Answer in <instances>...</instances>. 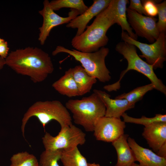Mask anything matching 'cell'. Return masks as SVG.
<instances>
[{"instance_id":"2e32d148","label":"cell","mask_w":166,"mask_h":166,"mask_svg":"<svg viewBox=\"0 0 166 166\" xmlns=\"http://www.w3.org/2000/svg\"><path fill=\"white\" fill-rule=\"evenodd\" d=\"M129 136L124 134L112 143L117 154V159L115 166H130L136 161L133 151L127 140Z\"/></svg>"},{"instance_id":"7a4b0ae2","label":"cell","mask_w":166,"mask_h":166,"mask_svg":"<svg viewBox=\"0 0 166 166\" xmlns=\"http://www.w3.org/2000/svg\"><path fill=\"white\" fill-rule=\"evenodd\" d=\"M117 0H111L108 6L96 17L92 23L87 26L81 35L75 36L71 44L75 49L84 53H92L104 47L109 42L106 33L117 23Z\"/></svg>"},{"instance_id":"d6986e66","label":"cell","mask_w":166,"mask_h":166,"mask_svg":"<svg viewBox=\"0 0 166 166\" xmlns=\"http://www.w3.org/2000/svg\"><path fill=\"white\" fill-rule=\"evenodd\" d=\"M129 3L127 0H117L116 5L117 23L120 25L122 31H126L129 36L137 40L138 36L132 31L129 24L127 16V5Z\"/></svg>"},{"instance_id":"52a82bcc","label":"cell","mask_w":166,"mask_h":166,"mask_svg":"<svg viewBox=\"0 0 166 166\" xmlns=\"http://www.w3.org/2000/svg\"><path fill=\"white\" fill-rule=\"evenodd\" d=\"M45 150H68L83 145L86 141V134L80 129L72 124L61 128L56 136L46 132L42 137Z\"/></svg>"},{"instance_id":"f1b7e54d","label":"cell","mask_w":166,"mask_h":166,"mask_svg":"<svg viewBox=\"0 0 166 166\" xmlns=\"http://www.w3.org/2000/svg\"><path fill=\"white\" fill-rule=\"evenodd\" d=\"M9 48L8 43L5 41L0 44V57L5 59L8 56Z\"/></svg>"},{"instance_id":"9c48e42d","label":"cell","mask_w":166,"mask_h":166,"mask_svg":"<svg viewBox=\"0 0 166 166\" xmlns=\"http://www.w3.org/2000/svg\"><path fill=\"white\" fill-rule=\"evenodd\" d=\"M126 13L128 22L137 36L144 38L152 43L157 39L160 33L156 18L139 14L128 8Z\"/></svg>"},{"instance_id":"ac0fdd59","label":"cell","mask_w":166,"mask_h":166,"mask_svg":"<svg viewBox=\"0 0 166 166\" xmlns=\"http://www.w3.org/2000/svg\"><path fill=\"white\" fill-rule=\"evenodd\" d=\"M72 69L79 96L89 93L93 85L96 83L97 79L89 75L81 66L77 65Z\"/></svg>"},{"instance_id":"8fae6325","label":"cell","mask_w":166,"mask_h":166,"mask_svg":"<svg viewBox=\"0 0 166 166\" xmlns=\"http://www.w3.org/2000/svg\"><path fill=\"white\" fill-rule=\"evenodd\" d=\"M125 123L121 118L104 117L96 122L93 132L97 140L113 142L124 132Z\"/></svg>"},{"instance_id":"4dcf8cb0","label":"cell","mask_w":166,"mask_h":166,"mask_svg":"<svg viewBox=\"0 0 166 166\" xmlns=\"http://www.w3.org/2000/svg\"><path fill=\"white\" fill-rule=\"evenodd\" d=\"M5 65V59L0 57V70L2 69Z\"/></svg>"},{"instance_id":"7402d4cb","label":"cell","mask_w":166,"mask_h":166,"mask_svg":"<svg viewBox=\"0 0 166 166\" xmlns=\"http://www.w3.org/2000/svg\"><path fill=\"white\" fill-rule=\"evenodd\" d=\"M49 5L54 11L63 8H68L77 10L80 14L89 7L83 0H53L49 2Z\"/></svg>"},{"instance_id":"30bf717a","label":"cell","mask_w":166,"mask_h":166,"mask_svg":"<svg viewBox=\"0 0 166 166\" xmlns=\"http://www.w3.org/2000/svg\"><path fill=\"white\" fill-rule=\"evenodd\" d=\"M43 4V8L39 11V13L42 16L43 18L42 26L39 28V34L38 38V41L42 45L45 44L53 28L61 25L67 24L80 14L77 10L71 9L68 13V16L62 17L52 9L48 0H44Z\"/></svg>"},{"instance_id":"f546056e","label":"cell","mask_w":166,"mask_h":166,"mask_svg":"<svg viewBox=\"0 0 166 166\" xmlns=\"http://www.w3.org/2000/svg\"><path fill=\"white\" fill-rule=\"evenodd\" d=\"M156 153L161 157L166 158V143L162 145Z\"/></svg>"},{"instance_id":"484cf974","label":"cell","mask_w":166,"mask_h":166,"mask_svg":"<svg viewBox=\"0 0 166 166\" xmlns=\"http://www.w3.org/2000/svg\"><path fill=\"white\" fill-rule=\"evenodd\" d=\"M158 10V19L157 26L160 32L166 33V1L156 3Z\"/></svg>"},{"instance_id":"1f68e13d","label":"cell","mask_w":166,"mask_h":166,"mask_svg":"<svg viewBox=\"0 0 166 166\" xmlns=\"http://www.w3.org/2000/svg\"><path fill=\"white\" fill-rule=\"evenodd\" d=\"M88 166H101L99 164L95 163H88Z\"/></svg>"},{"instance_id":"44dd1931","label":"cell","mask_w":166,"mask_h":166,"mask_svg":"<svg viewBox=\"0 0 166 166\" xmlns=\"http://www.w3.org/2000/svg\"><path fill=\"white\" fill-rule=\"evenodd\" d=\"M154 89V86L151 83L137 87L128 93H124L116 97L115 98L125 99L130 104L135 105V103L141 100L147 92Z\"/></svg>"},{"instance_id":"3957f363","label":"cell","mask_w":166,"mask_h":166,"mask_svg":"<svg viewBox=\"0 0 166 166\" xmlns=\"http://www.w3.org/2000/svg\"><path fill=\"white\" fill-rule=\"evenodd\" d=\"M115 49L126 60L128 66L126 69L121 72L119 80L113 84L105 85L103 87L104 89L108 92L117 91L121 87L120 82L124 75L129 71L133 70L146 76L153 85L154 89L166 95L165 85L157 77L153 66L143 61L138 55L135 45L123 41L118 43Z\"/></svg>"},{"instance_id":"5bb4252c","label":"cell","mask_w":166,"mask_h":166,"mask_svg":"<svg viewBox=\"0 0 166 166\" xmlns=\"http://www.w3.org/2000/svg\"><path fill=\"white\" fill-rule=\"evenodd\" d=\"M93 92L101 98L106 108L105 117L120 118L125 112L134 108L135 105L130 104L125 99H112L105 91L96 89Z\"/></svg>"},{"instance_id":"4fadbf2b","label":"cell","mask_w":166,"mask_h":166,"mask_svg":"<svg viewBox=\"0 0 166 166\" xmlns=\"http://www.w3.org/2000/svg\"><path fill=\"white\" fill-rule=\"evenodd\" d=\"M127 141L134 153L136 161L139 162L140 166H166V158L140 146L133 138L128 137Z\"/></svg>"},{"instance_id":"8992f818","label":"cell","mask_w":166,"mask_h":166,"mask_svg":"<svg viewBox=\"0 0 166 166\" xmlns=\"http://www.w3.org/2000/svg\"><path fill=\"white\" fill-rule=\"evenodd\" d=\"M109 52V48L105 47L96 52L87 53L74 49L70 50L58 45L53 51L52 54L55 56L61 53L69 54L81 64V66L89 75L100 82L105 83L109 81L111 77L105 63V59Z\"/></svg>"},{"instance_id":"4316f807","label":"cell","mask_w":166,"mask_h":166,"mask_svg":"<svg viewBox=\"0 0 166 166\" xmlns=\"http://www.w3.org/2000/svg\"><path fill=\"white\" fill-rule=\"evenodd\" d=\"M142 1V5L147 16L154 17L157 15L158 10L155 1L151 0Z\"/></svg>"},{"instance_id":"d4e9b609","label":"cell","mask_w":166,"mask_h":166,"mask_svg":"<svg viewBox=\"0 0 166 166\" xmlns=\"http://www.w3.org/2000/svg\"><path fill=\"white\" fill-rule=\"evenodd\" d=\"M121 117L123 119V121L125 123L141 124L144 126L155 122H166V115L161 114H156L155 117H147L143 116L140 118H136L128 116L125 113Z\"/></svg>"},{"instance_id":"836d02e7","label":"cell","mask_w":166,"mask_h":166,"mask_svg":"<svg viewBox=\"0 0 166 166\" xmlns=\"http://www.w3.org/2000/svg\"><path fill=\"white\" fill-rule=\"evenodd\" d=\"M5 41L4 39L0 38V44L3 42Z\"/></svg>"},{"instance_id":"7c38bea8","label":"cell","mask_w":166,"mask_h":166,"mask_svg":"<svg viewBox=\"0 0 166 166\" xmlns=\"http://www.w3.org/2000/svg\"><path fill=\"white\" fill-rule=\"evenodd\" d=\"M111 1V0H93L92 4L85 12L70 21L66 27L77 29L76 36L81 35L85 30L90 21L106 8Z\"/></svg>"},{"instance_id":"9a60e30c","label":"cell","mask_w":166,"mask_h":166,"mask_svg":"<svg viewBox=\"0 0 166 166\" xmlns=\"http://www.w3.org/2000/svg\"><path fill=\"white\" fill-rule=\"evenodd\" d=\"M142 136L156 153L166 143V122H156L144 126Z\"/></svg>"},{"instance_id":"277c9868","label":"cell","mask_w":166,"mask_h":166,"mask_svg":"<svg viewBox=\"0 0 166 166\" xmlns=\"http://www.w3.org/2000/svg\"><path fill=\"white\" fill-rule=\"evenodd\" d=\"M65 106L72 113L75 123L81 126L87 132H93L96 122L105 113L104 103L94 92L80 100H69Z\"/></svg>"},{"instance_id":"ffe728a7","label":"cell","mask_w":166,"mask_h":166,"mask_svg":"<svg viewBox=\"0 0 166 166\" xmlns=\"http://www.w3.org/2000/svg\"><path fill=\"white\" fill-rule=\"evenodd\" d=\"M64 166H88L86 158L77 147L68 150H62L60 160Z\"/></svg>"},{"instance_id":"d6a6232c","label":"cell","mask_w":166,"mask_h":166,"mask_svg":"<svg viewBox=\"0 0 166 166\" xmlns=\"http://www.w3.org/2000/svg\"><path fill=\"white\" fill-rule=\"evenodd\" d=\"M130 166H140L138 164H136L135 162L133 163Z\"/></svg>"},{"instance_id":"e0dca14e","label":"cell","mask_w":166,"mask_h":166,"mask_svg":"<svg viewBox=\"0 0 166 166\" xmlns=\"http://www.w3.org/2000/svg\"><path fill=\"white\" fill-rule=\"evenodd\" d=\"M52 86L60 94L69 97L79 96L72 68L65 71L64 75L54 82Z\"/></svg>"},{"instance_id":"603a6c76","label":"cell","mask_w":166,"mask_h":166,"mask_svg":"<svg viewBox=\"0 0 166 166\" xmlns=\"http://www.w3.org/2000/svg\"><path fill=\"white\" fill-rule=\"evenodd\" d=\"M9 166H39L36 157L27 152H18L13 155Z\"/></svg>"},{"instance_id":"ba28073f","label":"cell","mask_w":166,"mask_h":166,"mask_svg":"<svg viewBox=\"0 0 166 166\" xmlns=\"http://www.w3.org/2000/svg\"><path fill=\"white\" fill-rule=\"evenodd\" d=\"M124 42L135 45L140 50L146 62L152 65L154 69H162L166 60V36L165 33H161L157 39L153 43L147 44L140 42L131 38L125 31L121 34Z\"/></svg>"},{"instance_id":"83f0119b","label":"cell","mask_w":166,"mask_h":166,"mask_svg":"<svg viewBox=\"0 0 166 166\" xmlns=\"http://www.w3.org/2000/svg\"><path fill=\"white\" fill-rule=\"evenodd\" d=\"M128 8L135 11L139 14H144L147 16L141 1L140 0H130Z\"/></svg>"},{"instance_id":"5b68a950","label":"cell","mask_w":166,"mask_h":166,"mask_svg":"<svg viewBox=\"0 0 166 166\" xmlns=\"http://www.w3.org/2000/svg\"><path fill=\"white\" fill-rule=\"evenodd\" d=\"M32 117L37 118L44 128L52 120L57 121L61 128L72 124L68 110L60 101L55 100L37 101L29 108L22 119L21 129L24 138L26 125Z\"/></svg>"},{"instance_id":"6da1fadb","label":"cell","mask_w":166,"mask_h":166,"mask_svg":"<svg viewBox=\"0 0 166 166\" xmlns=\"http://www.w3.org/2000/svg\"><path fill=\"white\" fill-rule=\"evenodd\" d=\"M5 62L17 73L29 76L34 83L44 81L54 70L49 54L36 47H28L12 51Z\"/></svg>"},{"instance_id":"cb8c5ba5","label":"cell","mask_w":166,"mask_h":166,"mask_svg":"<svg viewBox=\"0 0 166 166\" xmlns=\"http://www.w3.org/2000/svg\"><path fill=\"white\" fill-rule=\"evenodd\" d=\"M62 150H45L40 156L39 166H60L58 163Z\"/></svg>"}]
</instances>
